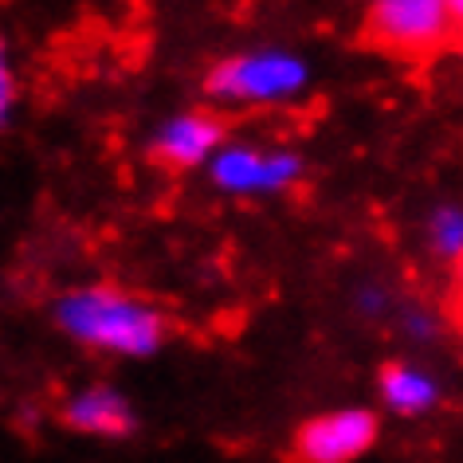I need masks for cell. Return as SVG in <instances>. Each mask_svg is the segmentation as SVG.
Masks as SVG:
<instances>
[{
  "label": "cell",
  "instance_id": "obj_1",
  "mask_svg": "<svg viewBox=\"0 0 463 463\" xmlns=\"http://www.w3.org/2000/svg\"><path fill=\"white\" fill-rule=\"evenodd\" d=\"M52 318L83 350L110 357H154L169 342L165 310L114 283L71 287L52 303Z\"/></svg>",
  "mask_w": 463,
  "mask_h": 463
},
{
  "label": "cell",
  "instance_id": "obj_2",
  "mask_svg": "<svg viewBox=\"0 0 463 463\" xmlns=\"http://www.w3.org/2000/svg\"><path fill=\"white\" fill-rule=\"evenodd\" d=\"M310 83H315V71L303 52L263 43V48L216 60L204 71L201 90L213 102H228V107H287V102L303 99Z\"/></svg>",
  "mask_w": 463,
  "mask_h": 463
},
{
  "label": "cell",
  "instance_id": "obj_3",
  "mask_svg": "<svg viewBox=\"0 0 463 463\" xmlns=\"http://www.w3.org/2000/svg\"><path fill=\"white\" fill-rule=\"evenodd\" d=\"M204 177L216 193L228 196H283L303 184L307 157L291 146H256V142H224L208 157Z\"/></svg>",
  "mask_w": 463,
  "mask_h": 463
},
{
  "label": "cell",
  "instance_id": "obj_4",
  "mask_svg": "<svg viewBox=\"0 0 463 463\" xmlns=\"http://www.w3.org/2000/svg\"><path fill=\"white\" fill-rule=\"evenodd\" d=\"M444 0H369L365 40L401 60H428L456 40Z\"/></svg>",
  "mask_w": 463,
  "mask_h": 463
},
{
  "label": "cell",
  "instance_id": "obj_5",
  "mask_svg": "<svg viewBox=\"0 0 463 463\" xmlns=\"http://www.w3.org/2000/svg\"><path fill=\"white\" fill-rule=\"evenodd\" d=\"M381 436V416L365 404L318 412L298 424L291 463H357Z\"/></svg>",
  "mask_w": 463,
  "mask_h": 463
},
{
  "label": "cell",
  "instance_id": "obj_6",
  "mask_svg": "<svg viewBox=\"0 0 463 463\" xmlns=\"http://www.w3.org/2000/svg\"><path fill=\"white\" fill-rule=\"evenodd\" d=\"M224 142H228V122L220 118L216 110L189 107V110H177V114H169L165 122L154 126V134H149V142H146V154L161 169L193 173V169H204L208 157Z\"/></svg>",
  "mask_w": 463,
  "mask_h": 463
},
{
  "label": "cell",
  "instance_id": "obj_7",
  "mask_svg": "<svg viewBox=\"0 0 463 463\" xmlns=\"http://www.w3.org/2000/svg\"><path fill=\"white\" fill-rule=\"evenodd\" d=\"M60 420L71 428V432H83V436L126 439V436H134V428H137V412L122 389L99 381V385H87L63 401Z\"/></svg>",
  "mask_w": 463,
  "mask_h": 463
},
{
  "label": "cell",
  "instance_id": "obj_8",
  "mask_svg": "<svg viewBox=\"0 0 463 463\" xmlns=\"http://www.w3.org/2000/svg\"><path fill=\"white\" fill-rule=\"evenodd\" d=\"M377 392L385 409L404 420L428 416L444 404V381L420 362H389L377 373Z\"/></svg>",
  "mask_w": 463,
  "mask_h": 463
},
{
  "label": "cell",
  "instance_id": "obj_9",
  "mask_svg": "<svg viewBox=\"0 0 463 463\" xmlns=\"http://www.w3.org/2000/svg\"><path fill=\"white\" fill-rule=\"evenodd\" d=\"M424 244L439 263H459L463 256V208L459 201H436L424 216Z\"/></svg>",
  "mask_w": 463,
  "mask_h": 463
},
{
  "label": "cell",
  "instance_id": "obj_10",
  "mask_svg": "<svg viewBox=\"0 0 463 463\" xmlns=\"http://www.w3.org/2000/svg\"><path fill=\"white\" fill-rule=\"evenodd\" d=\"M397 330L416 345H432L444 338V318L424 303H404L397 307Z\"/></svg>",
  "mask_w": 463,
  "mask_h": 463
},
{
  "label": "cell",
  "instance_id": "obj_11",
  "mask_svg": "<svg viewBox=\"0 0 463 463\" xmlns=\"http://www.w3.org/2000/svg\"><path fill=\"white\" fill-rule=\"evenodd\" d=\"M20 107V79H16V63H13V48L0 36V130H8Z\"/></svg>",
  "mask_w": 463,
  "mask_h": 463
},
{
  "label": "cell",
  "instance_id": "obj_12",
  "mask_svg": "<svg viewBox=\"0 0 463 463\" xmlns=\"http://www.w3.org/2000/svg\"><path fill=\"white\" fill-rule=\"evenodd\" d=\"M392 307H397V298H392V291L385 283H377V279H362L354 287V310L362 318L369 322H381V318H389L392 315Z\"/></svg>",
  "mask_w": 463,
  "mask_h": 463
},
{
  "label": "cell",
  "instance_id": "obj_13",
  "mask_svg": "<svg viewBox=\"0 0 463 463\" xmlns=\"http://www.w3.org/2000/svg\"><path fill=\"white\" fill-rule=\"evenodd\" d=\"M448 5V16H451V24L459 28V20H463V0H444Z\"/></svg>",
  "mask_w": 463,
  "mask_h": 463
}]
</instances>
